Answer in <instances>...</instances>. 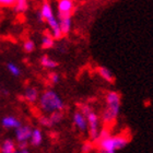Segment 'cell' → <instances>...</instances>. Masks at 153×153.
<instances>
[{
	"label": "cell",
	"instance_id": "1",
	"mask_svg": "<svg viewBox=\"0 0 153 153\" xmlns=\"http://www.w3.org/2000/svg\"><path fill=\"white\" fill-rule=\"evenodd\" d=\"M39 106L43 112L55 113L64 109V101L55 91H45L39 97Z\"/></svg>",
	"mask_w": 153,
	"mask_h": 153
},
{
	"label": "cell",
	"instance_id": "2",
	"mask_svg": "<svg viewBox=\"0 0 153 153\" xmlns=\"http://www.w3.org/2000/svg\"><path fill=\"white\" fill-rule=\"evenodd\" d=\"M106 103H107V108L103 113V119L105 123H112L116 119V117L119 114L120 109V95L119 93L111 91L106 95Z\"/></svg>",
	"mask_w": 153,
	"mask_h": 153
},
{
	"label": "cell",
	"instance_id": "3",
	"mask_svg": "<svg viewBox=\"0 0 153 153\" xmlns=\"http://www.w3.org/2000/svg\"><path fill=\"white\" fill-rule=\"evenodd\" d=\"M128 141H129V138H127L124 134H119V136H115V137L108 136L104 139H99V147L101 151L115 153L116 150L126 147Z\"/></svg>",
	"mask_w": 153,
	"mask_h": 153
},
{
	"label": "cell",
	"instance_id": "4",
	"mask_svg": "<svg viewBox=\"0 0 153 153\" xmlns=\"http://www.w3.org/2000/svg\"><path fill=\"white\" fill-rule=\"evenodd\" d=\"M85 118H86V123H88V127H89L90 138H91L92 140H97V139H99V134H100L99 116L91 109V111L85 115Z\"/></svg>",
	"mask_w": 153,
	"mask_h": 153
},
{
	"label": "cell",
	"instance_id": "5",
	"mask_svg": "<svg viewBox=\"0 0 153 153\" xmlns=\"http://www.w3.org/2000/svg\"><path fill=\"white\" fill-rule=\"evenodd\" d=\"M74 10V2L70 0H60L58 2V18H71Z\"/></svg>",
	"mask_w": 153,
	"mask_h": 153
},
{
	"label": "cell",
	"instance_id": "6",
	"mask_svg": "<svg viewBox=\"0 0 153 153\" xmlns=\"http://www.w3.org/2000/svg\"><path fill=\"white\" fill-rule=\"evenodd\" d=\"M32 129L30 126H20L18 129H16V137L19 142H26L31 138Z\"/></svg>",
	"mask_w": 153,
	"mask_h": 153
},
{
	"label": "cell",
	"instance_id": "7",
	"mask_svg": "<svg viewBox=\"0 0 153 153\" xmlns=\"http://www.w3.org/2000/svg\"><path fill=\"white\" fill-rule=\"evenodd\" d=\"M46 22L48 23V25L51 27V32H53V38L55 39H60L62 37V34L60 32V29H59V24H58V20L56 19V16H53L49 20H47Z\"/></svg>",
	"mask_w": 153,
	"mask_h": 153
},
{
	"label": "cell",
	"instance_id": "8",
	"mask_svg": "<svg viewBox=\"0 0 153 153\" xmlns=\"http://www.w3.org/2000/svg\"><path fill=\"white\" fill-rule=\"evenodd\" d=\"M74 123L76 127L81 131H85L88 129V123H86V118L83 114L80 112H76L74 115Z\"/></svg>",
	"mask_w": 153,
	"mask_h": 153
},
{
	"label": "cell",
	"instance_id": "9",
	"mask_svg": "<svg viewBox=\"0 0 153 153\" xmlns=\"http://www.w3.org/2000/svg\"><path fill=\"white\" fill-rule=\"evenodd\" d=\"M54 16V12H53V8H51L49 2H44L41 7V11H39V19L47 21L51 18Z\"/></svg>",
	"mask_w": 153,
	"mask_h": 153
},
{
	"label": "cell",
	"instance_id": "10",
	"mask_svg": "<svg viewBox=\"0 0 153 153\" xmlns=\"http://www.w3.org/2000/svg\"><path fill=\"white\" fill-rule=\"evenodd\" d=\"M2 126L8 129H18L21 126V123L14 116H7L2 119Z\"/></svg>",
	"mask_w": 153,
	"mask_h": 153
},
{
	"label": "cell",
	"instance_id": "11",
	"mask_svg": "<svg viewBox=\"0 0 153 153\" xmlns=\"http://www.w3.org/2000/svg\"><path fill=\"white\" fill-rule=\"evenodd\" d=\"M58 24H59V29H60V32L62 35L65 34H68L70 32L71 25H72V22H71V18H62V19L58 20Z\"/></svg>",
	"mask_w": 153,
	"mask_h": 153
},
{
	"label": "cell",
	"instance_id": "12",
	"mask_svg": "<svg viewBox=\"0 0 153 153\" xmlns=\"http://www.w3.org/2000/svg\"><path fill=\"white\" fill-rule=\"evenodd\" d=\"M30 140H31V143L32 146L34 147H37L39 144L42 143V141H43V134H42V131L39 129H34L32 130V134H31V138H30Z\"/></svg>",
	"mask_w": 153,
	"mask_h": 153
},
{
	"label": "cell",
	"instance_id": "13",
	"mask_svg": "<svg viewBox=\"0 0 153 153\" xmlns=\"http://www.w3.org/2000/svg\"><path fill=\"white\" fill-rule=\"evenodd\" d=\"M16 151V144L11 139H7L1 146V152L2 153H14Z\"/></svg>",
	"mask_w": 153,
	"mask_h": 153
},
{
	"label": "cell",
	"instance_id": "14",
	"mask_svg": "<svg viewBox=\"0 0 153 153\" xmlns=\"http://www.w3.org/2000/svg\"><path fill=\"white\" fill-rule=\"evenodd\" d=\"M24 96H25V99L27 100L29 102H31V103L35 102L38 97L37 89L33 88V86H30V88H27V89L25 90V94H24Z\"/></svg>",
	"mask_w": 153,
	"mask_h": 153
},
{
	"label": "cell",
	"instance_id": "15",
	"mask_svg": "<svg viewBox=\"0 0 153 153\" xmlns=\"http://www.w3.org/2000/svg\"><path fill=\"white\" fill-rule=\"evenodd\" d=\"M99 74H100V76H102L104 80H106L107 82H109V83L114 82V80H115L114 76H113V74L111 72V70H108L107 68L100 67L99 68Z\"/></svg>",
	"mask_w": 153,
	"mask_h": 153
},
{
	"label": "cell",
	"instance_id": "16",
	"mask_svg": "<svg viewBox=\"0 0 153 153\" xmlns=\"http://www.w3.org/2000/svg\"><path fill=\"white\" fill-rule=\"evenodd\" d=\"M41 65L45 68H55L57 67L58 64L57 61H55L54 59H51V57H48L47 55H45L41 58Z\"/></svg>",
	"mask_w": 153,
	"mask_h": 153
},
{
	"label": "cell",
	"instance_id": "17",
	"mask_svg": "<svg viewBox=\"0 0 153 153\" xmlns=\"http://www.w3.org/2000/svg\"><path fill=\"white\" fill-rule=\"evenodd\" d=\"M54 38L51 34H45L42 38V47L43 48H51L54 46Z\"/></svg>",
	"mask_w": 153,
	"mask_h": 153
},
{
	"label": "cell",
	"instance_id": "18",
	"mask_svg": "<svg viewBox=\"0 0 153 153\" xmlns=\"http://www.w3.org/2000/svg\"><path fill=\"white\" fill-rule=\"evenodd\" d=\"M27 8H29V6H27V2H26L25 0H19V1H16L14 3V11L16 13L25 12Z\"/></svg>",
	"mask_w": 153,
	"mask_h": 153
},
{
	"label": "cell",
	"instance_id": "19",
	"mask_svg": "<svg viewBox=\"0 0 153 153\" xmlns=\"http://www.w3.org/2000/svg\"><path fill=\"white\" fill-rule=\"evenodd\" d=\"M49 120H51V125H56L58 123H60L61 119H62V114L61 112H55V113H51V116H49Z\"/></svg>",
	"mask_w": 153,
	"mask_h": 153
},
{
	"label": "cell",
	"instance_id": "20",
	"mask_svg": "<svg viewBox=\"0 0 153 153\" xmlns=\"http://www.w3.org/2000/svg\"><path fill=\"white\" fill-rule=\"evenodd\" d=\"M23 47H24V51H25L26 53H32V51L35 49V44H34V42L31 41V39H26V41L24 42Z\"/></svg>",
	"mask_w": 153,
	"mask_h": 153
},
{
	"label": "cell",
	"instance_id": "21",
	"mask_svg": "<svg viewBox=\"0 0 153 153\" xmlns=\"http://www.w3.org/2000/svg\"><path fill=\"white\" fill-rule=\"evenodd\" d=\"M8 70H9V72L11 74H13V76H20L21 74V70H20V68L18 67V66H16L14 64H8Z\"/></svg>",
	"mask_w": 153,
	"mask_h": 153
},
{
	"label": "cell",
	"instance_id": "22",
	"mask_svg": "<svg viewBox=\"0 0 153 153\" xmlns=\"http://www.w3.org/2000/svg\"><path fill=\"white\" fill-rule=\"evenodd\" d=\"M38 121H39V124H41L42 126H46V127H51V126H53L51 120H49V118L46 117V116H42V117H39Z\"/></svg>",
	"mask_w": 153,
	"mask_h": 153
},
{
	"label": "cell",
	"instance_id": "23",
	"mask_svg": "<svg viewBox=\"0 0 153 153\" xmlns=\"http://www.w3.org/2000/svg\"><path fill=\"white\" fill-rule=\"evenodd\" d=\"M91 150H92V143H91V142H85V143H83L82 148H81V152L90 153Z\"/></svg>",
	"mask_w": 153,
	"mask_h": 153
},
{
	"label": "cell",
	"instance_id": "24",
	"mask_svg": "<svg viewBox=\"0 0 153 153\" xmlns=\"http://www.w3.org/2000/svg\"><path fill=\"white\" fill-rule=\"evenodd\" d=\"M49 79L53 83H58L59 82V80H60V76L57 72H51V76H49Z\"/></svg>",
	"mask_w": 153,
	"mask_h": 153
},
{
	"label": "cell",
	"instance_id": "25",
	"mask_svg": "<svg viewBox=\"0 0 153 153\" xmlns=\"http://www.w3.org/2000/svg\"><path fill=\"white\" fill-rule=\"evenodd\" d=\"M16 1L13 0H0V4L1 6H13Z\"/></svg>",
	"mask_w": 153,
	"mask_h": 153
},
{
	"label": "cell",
	"instance_id": "26",
	"mask_svg": "<svg viewBox=\"0 0 153 153\" xmlns=\"http://www.w3.org/2000/svg\"><path fill=\"white\" fill-rule=\"evenodd\" d=\"M26 147H27V143H26V142H20L19 143L20 150H25Z\"/></svg>",
	"mask_w": 153,
	"mask_h": 153
},
{
	"label": "cell",
	"instance_id": "27",
	"mask_svg": "<svg viewBox=\"0 0 153 153\" xmlns=\"http://www.w3.org/2000/svg\"><path fill=\"white\" fill-rule=\"evenodd\" d=\"M14 153H29V151H27V149H25V150H19V151H16Z\"/></svg>",
	"mask_w": 153,
	"mask_h": 153
},
{
	"label": "cell",
	"instance_id": "28",
	"mask_svg": "<svg viewBox=\"0 0 153 153\" xmlns=\"http://www.w3.org/2000/svg\"><path fill=\"white\" fill-rule=\"evenodd\" d=\"M101 153H112V152H104V151H101Z\"/></svg>",
	"mask_w": 153,
	"mask_h": 153
}]
</instances>
